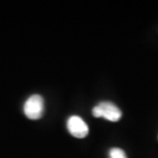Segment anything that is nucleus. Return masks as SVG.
<instances>
[{"label": "nucleus", "mask_w": 158, "mask_h": 158, "mask_svg": "<svg viewBox=\"0 0 158 158\" xmlns=\"http://www.w3.org/2000/svg\"><path fill=\"white\" fill-rule=\"evenodd\" d=\"M44 111V101L39 94H33L24 105V113L29 119L37 120L42 117Z\"/></svg>", "instance_id": "2"}, {"label": "nucleus", "mask_w": 158, "mask_h": 158, "mask_svg": "<svg viewBox=\"0 0 158 158\" xmlns=\"http://www.w3.org/2000/svg\"><path fill=\"white\" fill-rule=\"evenodd\" d=\"M93 115L96 118L103 117L109 121H119L122 116V112L117 106L110 102H102L93 109Z\"/></svg>", "instance_id": "1"}, {"label": "nucleus", "mask_w": 158, "mask_h": 158, "mask_svg": "<svg viewBox=\"0 0 158 158\" xmlns=\"http://www.w3.org/2000/svg\"><path fill=\"white\" fill-rule=\"evenodd\" d=\"M67 127L69 132L75 138L82 139L88 135V126L79 116H71L67 121Z\"/></svg>", "instance_id": "3"}, {"label": "nucleus", "mask_w": 158, "mask_h": 158, "mask_svg": "<svg viewBox=\"0 0 158 158\" xmlns=\"http://www.w3.org/2000/svg\"><path fill=\"white\" fill-rule=\"evenodd\" d=\"M110 158H126L124 151L120 148H112L110 150Z\"/></svg>", "instance_id": "4"}]
</instances>
